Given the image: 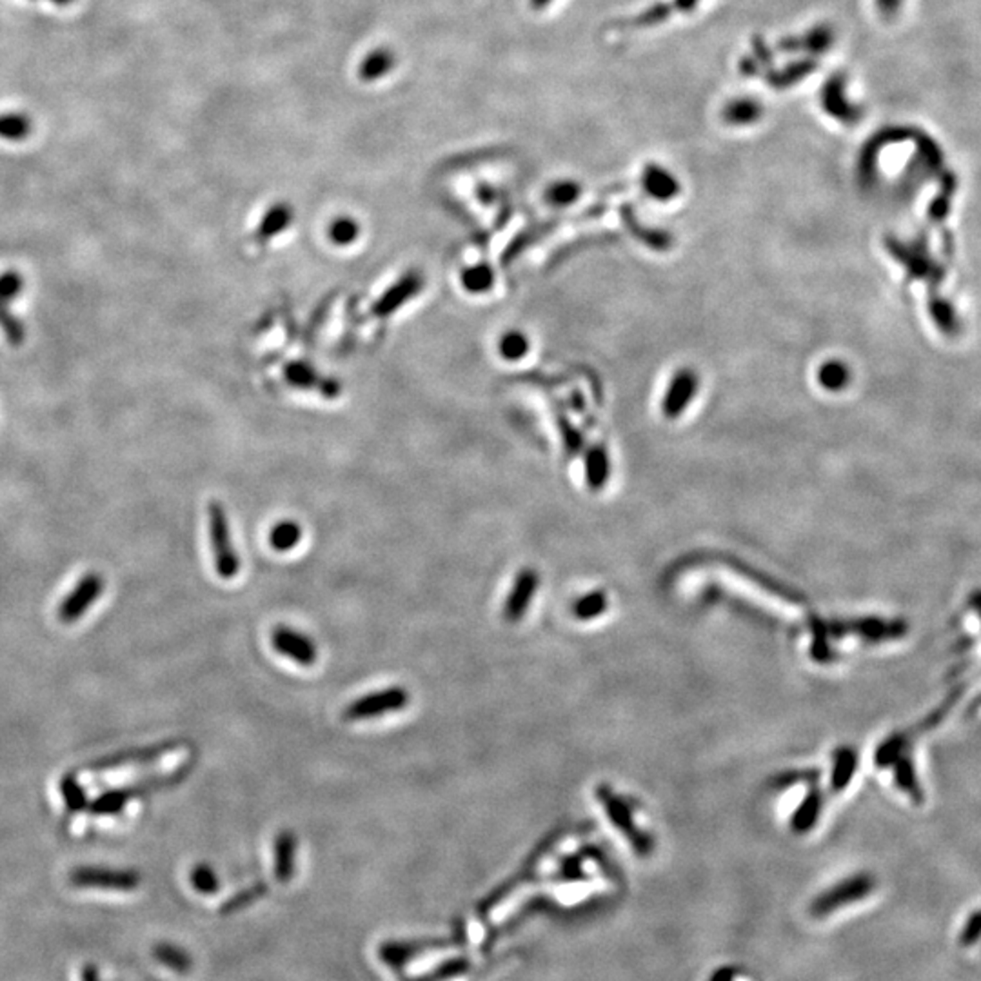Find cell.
Segmentation results:
<instances>
[{"label": "cell", "mask_w": 981, "mask_h": 981, "mask_svg": "<svg viewBox=\"0 0 981 981\" xmlns=\"http://www.w3.org/2000/svg\"><path fill=\"white\" fill-rule=\"evenodd\" d=\"M70 883L77 889L131 893V891H136L140 887L142 878L133 869L84 865V867H77V869L71 870Z\"/></svg>", "instance_id": "6da1fadb"}, {"label": "cell", "mask_w": 981, "mask_h": 981, "mask_svg": "<svg viewBox=\"0 0 981 981\" xmlns=\"http://www.w3.org/2000/svg\"><path fill=\"white\" fill-rule=\"evenodd\" d=\"M409 702H411V695L408 689H404V687L400 685L387 687V689L375 691L353 700L346 709H343L342 718L346 721L373 720L378 716H385L389 713H399L406 709Z\"/></svg>", "instance_id": "7a4b0ae2"}, {"label": "cell", "mask_w": 981, "mask_h": 981, "mask_svg": "<svg viewBox=\"0 0 981 981\" xmlns=\"http://www.w3.org/2000/svg\"><path fill=\"white\" fill-rule=\"evenodd\" d=\"M208 515H210V538H211V549H213L217 574L222 580H231L240 571V558L231 542L226 511L220 502H211Z\"/></svg>", "instance_id": "3957f363"}, {"label": "cell", "mask_w": 981, "mask_h": 981, "mask_svg": "<svg viewBox=\"0 0 981 981\" xmlns=\"http://www.w3.org/2000/svg\"><path fill=\"white\" fill-rule=\"evenodd\" d=\"M821 106L832 119L844 124H856L863 117V108L849 96L847 77L842 73L834 75L823 84Z\"/></svg>", "instance_id": "277c9868"}, {"label": "cell", "mask_w": 981, "mask_h": 981, "mask_svg": "<svg viewBox=\"0 0 981 981\" xmlns=\"http://www.w3.org/2000/svg\"><path fill=\"white\" fill-rule=\"evenodd\" d=\"M271 646L282 656L304 667L313 665L318 658V649L311 638L287 625H278L271 631Z\"/></svg>", "instance_id": "5b68a950"}, {"label": "cell", "mask_w": 981, "mask_h": 981, "mask_svg": "<svg viewBox=\"0 0 981 981\" xmlns=\"http://www.w3.org/2000/svg\"><path fill=\"white\" fill-rule=\"evenodd\" d=\"M103 591H104V580L101 576L95 574V573H89V574L82 576L80 581L77 583V587L68 595V598L61 604L59 618L64 623L77 622L80 616L86 614V611L98 598H101Z\"/></svg>", "instance_id": "8992f818"}, {"label": "cell", "mask_w": 981, "mask_h": 981, "mask_svg": "<svg viewBox=\"0 0 981 981\" xmlns=\"http://www.w3.org/2000/svg\"><path fill=\"white\" fill-rule=\"evenodd\" d=\"M538 585H540V576L534 569L527 567V569H522L516 574L511 593H509V597L506 598V604H504V620L506 622L515 623L525 614V611H527V607H529V604H531V600L536 593Z\"/></svg>", "instance_id": "52a82bcc"}, {"label": "cell", "mask_w": 981, "mask_h": 981, "mask_svg": "<svg viewBox=\"0 0 981 981\" xmlns=\"http://www.w3.org/2000/svg\"><path fill=\"white\" fill-rule=\"evenodd\" d=\"M834 38H837V33H834V29L830 26L820 24V26L812 28L811 31H807L802 37H789V38L781 40L779 47L785 49V52H789V54L807 52V54L818 57V55L828 52V49L834 44Z\"/></svg>", "instance_id": "ba28073f"}, {"label": "cell", "mask_w": 981, "mask_h": 981, "mask_svg": "<svg viewBox=\"0 0 981 981\" xmlns=\"http://www.w3.org/2000/svg\"><path fill=\"white\" fill-rule=\"evenodd\" d=\"M273 854H275V878L280 883L291 881L294 876V867H297V834L289 828L280 830L275 837Z\"/></svg>", "instance_id": "9c48e42d"}, {"label": "cell", "mask_w": 981, "mask_h": 981, "mask_svg": "<svg viewBox=\"0 0 981 981\" xmlns=\"http://www.w3.org/2000/svg\"><path fill=\"white\" fill-rule=\"evenodd\" d=\"M420 285H422V280L418 275L409 273L402 276L387 293L382 294V299L373 306V313L378 317H385L392 311H397L406 301L415 297Z\"/></svg>", "instance_id": "30bf717a"}, {"label": "cell", "mask_w": 981, "mask_h": 981, "mask_svg": "<svg viewBox=\"0 0 981 981\" xmlns=\"http://www.w3.org/2000/svg\"><path fill=\"white\" fill-rule=\"evenodd\" d=\"M395 66H397V54L389 47H376L362 59V62L359 64L357 75L362 82L371 84L383 78Z\"/></svg>", "instance_id": "8fae6325"}, {"label": "cell", "mask_w": 981, "mask_h": 981, "mask_svg": "<svg viewBox=\"0 0 981 981\" xmlns=\"http://www.w3.org/2000/svg\"><path fill=\"white\" fill-rule=\"evenodd\" d=\"M763 113V108L760 101H754L751 96H740L729 101L721 111V117L725 122L732 126H747L756 120H760Z\"/></svg>", "instance_id": "7c38bea8"}, {"label": "cell", "mask_w": 981, "mask_h": 981, "mask_svg": "<svg viewBox=\"0 0 981 981\" xmlns=\"http://www.w3.org/2000/svg\"><path fill=\"white\" fill-rule=\"evenodd\" d=\"M155 961L177 974H187L193 969L191 954L173 942H157L152 949Z\"/></svg>", "instance_id": "4fadbf2b"}, {"label": "cell", "mask_w": 981, "mask_h": 981, "mask_svg": "<svg viewBox=\"0 0 981 981\" xmlns=\"http://www.w3.org/2000/svg\"><path fill=\"white\" fill-rule=\"evenodd\" d=\"M302 527L294 520H280L269 531V546L278 553H287L299 546Z\"/></svg>", "instance_id": "5bb4252c"}, {"label": "cell", "mask_w": 981, "mask_h": 981, "mask_svg": "<svg viewBox=\"0 0 981 981\" xmlns=\"http://www.w3.org/2000/svg\"><path fill=\"white\" fill-rule=\"evenodd\" d=\"M285 376L289 382L297 383V385H302V387H320L324 392H327L329 397H336L338 395V385L333 383V382H327V380H322L317 376V373L306 366V364H301V362H294V364H289L285 367Z\"/></svg>", "instance_id": "9a60e30c"}, {"label": "cell", "mask_w": 981, "mask_h": 981, "mask_svg": "<svg viewBox=\"0 0 981 981\" xmlns=\"http://www.w3.org/2000/svg\"><path fill=\"white\" fill-rule=\"evenodd\" d=\"M818 68V62L812 61V59H804V61H798V62H793L789 64L787 68H783L781 71H778L776 75H769V84H772L776 89H783V87H789L804 78H807L811 75L812 70Z\"/></svg>", "instance_id": "2e32d148"}, {"label": "cell", "mask_w": 981, "mask_h": 981, "mask_svg": "<svg viewBox=\"0 0 981 981\" xmlns=\"http://www.w3.org/2000/svg\"><path fill=\"white\" fill-rule=\"evenodd\" d=\"M291 208L284 202L280 204H275L262 218L259 229H257V236L260 240H269L271 236L278 235L289 222H291Z\"/></svg>", "instance_id": "e0dca14e"}, {"label": "cell", "mask_w": 981, "mask_h": 981, "mask_svg": "<svg viewBox=\"0 0 981 981\" xmlns=\"http://www.w3.org/2000/svg\"><path fill=\"white\" fill-rule=\"evenodd\" d=\"M189 879H191V886L196 893L201 894H215L218 893L220 889V878L217 876L215 869L208 863H199L194 865L191 869V874H189Z\"/></svg>", "instance_id": "ac0fdd59"}, {"label": "cell", "mask_w": 981, "mask_h": 981, "mask_svg": "<svg viewBox=\"0 0 981 981\" xmlns=\"http://www.w3.org/2000/svg\"><path fill=\"white\" fill-rule=\"evenodd\" d=\"M457 956V952L453 949H436V951H425V952H420L418 956H415L409 965L406 967V970L411 974V976H420L427 970H433L434 967L441 965L444 961H448L449 958Z\"/></svg>", "instance_id": "d6986e66"}, {"label": "cell", "mask_w": 981, "mask_h": 981, "mask_svg": "<svg viewBox=\"0 0 981 981\" xmlns=\"http://www.w3.org/2000/svg\"><path fill=\"white\" fill-rule=\"evenodd\" d=\"M0 329H3L6 340L13 348H19L26 340V329L22 322L10 311L8 302L0 301Z\"/></svg>", "instance_id": "ffe728a7"}, {"label": "cell", "mask_w": 981, "mask_h": 981, "mask_svg": "<svg viewBox=\"0 0 981 981\" xmlns=\"http://www.w3.org/2000/svg\"><path fill=\"white\" fill-rule=\"evenodd\" d=\"M646 185L655 196H672L676 193L674 178L658 166H651L646 171Z\"/></svg>", "instance_id": "44dd1931"}, {"label": "cell", "mask_w": 981, "mask_h": 981, "mask_svg": "<svg viewBox=\"0 0 981 981\" xmlns=\"http://www.w3.org/2000/svg\"><path fill=\"white\" fill-rule=\"evenodd\" d=\"M854 767H856V754L851 749H842L837 754V765H834V776H832L834 789L845 787L847 781L853 776Z\"/></svg>", "instance_id": "7402d4cb"}, {"label": "cell", "mask_w": 981, "mask_h": 981, "mask_svg": "<svg viewBox=\"0 0 981 981\" xmlns=\"http://www.w3.org/2000/svg\"><path fill=\"white\" fill-rule=\"evenodd\" d=\"M24 276L15 269H6L0 273V301L10 304L12 301L19 299L21 293L24 291Z\"/></svg>", "instance_id": "603a6c76"}, {"label": "cell", "mask_w": 981, "mask_h": 981, "mask_svg": "<svg viewBox=\"0 0 981 981\" xmlns=\"http://www.w3.org/2000/svg\"><path fill=\"white\" fill-rule=\"evenodd\" d=\"M462 284L469 293H483L493 284V273L487 266H474L464 271Z\"/></svg>", "instance_id": "cb8c5ba5"}, {"label": "cell", "mask_w": 981, "mask_h": 981, "mask_svg": "<svg viewBox=\"0 0 981 981\" xmlns=\"http://www.w3.org/2000/svg\"><path fill=\"white\" fill-rule=\"evenodd\" d=\"M357 236H359V224L350 217H340L329 226V238L338 245H346L353 242Z\"/></svg>", "instance_id": "d4e9b609"}, {"label": "cell", "mask_w": 981, "mask_h": 981, "mask_svg": "<svg viewBox=\"0 0 981 981\" xmlns=\"http://www.w3.org/2000/svg\"><path fill=\"white\" fill-rule=\"evenodd\" d=\"M820 795L818 793H812L805 798L804 805L798 809L796 816H795V827L796 830H807L818 818V812H820Z\"/></svg>", "instance_id": "484cf974"}, {"label": "cell", "mask_w": 981, "mask_h": 981, "mask_svg": "<svg viewBox=\"0 0 981 981\" xmlns=\"http://www.w3.org/2000/svg\"><path fill=\"white\" fill-rule=\"evenodd\" d=\"M907 3L909 0H874V10L883 22L894 24L905 13Z\"/></svg>", "instance_id": "4316f807"}, {"label": "cell", "mask_w": 981, "mask_h": 981, "mask_svg": "<svg viewBox=\"0 0 981 981\" xmlns=\"http://www.w3.org/2000/svg\"><path fill=\"white\" fill-rule=\"evenodd\" d=\"M607 607V600L602 593H593V595H587L585 598H580L576 604H574V614L578 618H593V616H598L600 613H604V609Z\"/></svg>", "instance_id": "83f0119b"}, {"label": "cell", "mask_w": 981, "mask_h": 981, "mask_svg": "<svg viewBox=\"0 0 981 981\" xmlns=\"http://www.w3.org/2000/svg\"><path fill=\"white\" fill-rule=\"evenodd\" d=\"M527 351V340L522 333H507L500 342V353L506 359H520Z\"/></svg>", "instance_id": "f1b7e54d"}, {"label": "cell", "mask_w": 981, "mask_h": 981, "mask_svg": "<svg viewBox=\"0 0 981 981\" xmlns=\"http://www.w3.org/2000/svg\"><path fill=\"white\" fill-rule=\"evenodd\" d=\"M266 891H268V887H266V883H257V886H253V887H248V889H245V891L238 893L236 896H233L231 900H227V903H226V905L222 907V911H224V912H227V911H236V909H240V907H243V905H248V903H251L253 900H257V898L264 896V894H266Z\"/></svg>", "instance_id": "f546056e"}, {"label": "cell", "mask_w": 981, "mask_h": 981, "mask_svg": "<svg viewBox=\"0 0 981 981\" xmlns=\"http://www.w3.org/2000/svg\"><path fill=\"white\" fill-rule=\"evenodd\" d=\"M578 194V185L573 184V182H558L555 185L549 187L548 191V199L553 202V204H569L574 196Z\"/></svg>", "instance_id": "4dcf8cb0"}, {"label": "cell", "mask_w": 981, "mask_h": 981, "mask_svg": "<svg viewBox=\"0 0 981 981\" xmlns=\"http://www.w3.org/2000/svg\"><path fill=\"white\" fill-rule=\"evenodd\" d=\"M669 13H671V6H669V4H655V6H651L649 10H646L640 17H636V19L632 21V24H634V26H642V28H644V26L660 24V22H664L665 19L671 17Z\"/></svg>", "instance_id": "1f68e13d"}, {"label": "cell", "mask_w": 981, "mask_h": 981, "mask_svg": "<svg viewBox=\"0 0 981 981\" xmlns=\"http://www.w3.org/2000/svg\"><path fill=\"white\" fill-rule=\"evenodd\" d=\"M981 938V911L974 912L967 923L963 925L961 928V935H960V944L963 947H970L972 944H976L977 940Z\"/></svg>", "instance_id": "d6a6232c"}, {"label": "cell", "mask_w": 981, "mask_h": 981, "mask_svg": "<svg viewBox=\"0 0 981 981\" xmlns=\"http://www.w3.org/2000/svg\"><path fill=\"white\" fill-rule=\"evenodd\" d=\"M62 793H64V800H66L68 807H71V809H80V807H84V804H86L84 793H82V789L78 787L75 779L66 778V779L62 781Z\"/></svg>", "instance_id": "836d02e7"}, {"label": "cell", "mask_w": 981, "mask_h": 981, "mask_svg": "<svg viewBox=\"0 0 981 981\" xmlns=\"http://www.w3.org/2000/svg\"><path fill=\"white\" fill-rule=\"evenodd\" d=\"M128 800H129V793H113L98 800L93 807L98 812H115V811H120Z\"/></svg>", "instance_id": "e575fe53"}, {"label": "cell", "mask_w": 981, "mask_h": 981, "mask_svg": "<svg viewBox=\"0 0 981 981\" xmlns=\"http://www.w3.org/2000/svg\"><path fill=\"white\" fill-rule=\"evenodd\" d=\"M80 981H101V972L95 963H86L80 969Z\"/></svg>", "instance_id": "d590c367"}, {"label": "cell", "mask_w": 981, "mask_h": 981, "mask_svg": "<svg viewBox=\"0 0 981 981\" xmlns=\"http://www.w3.org/2000/svg\"><path fill=\"white\" fill-rule=\"evenodd\" d=\"M676 6L680 12H693L697 8V4L700 3V0H674Z\"/></svg>", "instance_id": "8d00e7d4"}, {"label": "cell", "mask_w": 981, "mask_h": 981, "mask_svg": "<svg viewBox=\"0 0 981 981\" xmlns=\"http://www.w3.org/2000/svg\"><path fill=\"white\" fill-rule=\"evenodd\" d=\"M551 3H553V0H529V4H531V8H532L534 12H542V10H546Z\"/></svg>", "instance_id": "74e56055"}]
</instances>
